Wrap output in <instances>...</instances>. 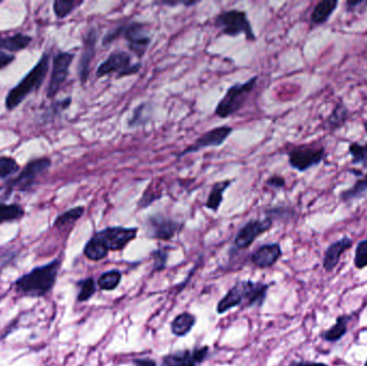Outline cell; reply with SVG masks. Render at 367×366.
Wrapping results in <instances>:
<instances>
[{
	"label": "cell",
	"instance_id": "cell-1",
	"mask_svg": "<svg viewBox=\"0 0 367 366\" xmlns=\"http://www.w3.org/2000/svg\"><path fill=\"white\" fill-rule=\"evenodd\" d=\"M61 259L56 258L49 263L36 266L24 274L14 283V290L19 296L27 298H43L52 292L56 285Z\"/></svg>",
	"mask_w": 367,
	"mask_h": 366
},
{
	"label": "cell",
	"instance_id": "cell-2",
	"mask_svg": "<svg viewBox=\"0 0 367 366\" xmlns=\"http://www.w3.org/2000/svg\"><path fill=\"white\" fill-rule=\"evenodd\" d=\"M138 235V228L107 227L96 232L84 247V255L90 261H100L109 252L122 250Z\"/></svg>",
	"mask_w": 367,
	"mask_h": 366
},
{
	"label": "cell",
	"instance_id": "cell-3",
	"mask_svg": "<svg viewBox=\"0 0 367 366\" xmlns=\"http://www.w3.org/2000/svg\"><path fill=\"white\" fill-rule=\"evenodd\" d=\"M270 285L261 281H240L227 292L226 296L217 304V312L222 315L238 306L245 308H261L266 300Z\"/></svg>",
	"mask_w": 367,
	"mask_h": 366
},
{
	"label": "cell",
	"instance_id": "cell-4",
	"mask_svg": "<svg viewBox=\"0 0 367 366\" xmlns=\"http://www.w3.org/2000/svg\"><path fill=\"white\" fill-rule=\"evenodd\" d=\"M50 68L49 53H44L39 61L34 65V68L21 80L14 87L11 88L6 97V109L9 112L20 107L21 103L26 99L30 94L38 91L47 78Z\"/></svg>",
	"mask_w": 367,
	"mask_h": 366
},
{
	"label": "cell",
	"instance_id": "cell-5",
	"mask_svg": "<svg viewBox=\"0 0 367 366\" xmlns=\"http://www.w3.org/2000/svg\"><path fill=\"white\" fill-rule=\"evenodd\" d=\"M51 166V159L48 158V157L32 159L30 162H27L26 166L23 168L22 171H20L17 177L8 180L0 187L1 199L9 198L14 191L27 193V191H32L39 181V178L44 173H47Z\"/></svg>",
	"mask_w": 367,
	"mask_h": 366
},
{
	"label": "cell",
	"instance_id": "cell-6",
	"mask_svg": "<svg viewBox=\"0 0 367 366\" xmlns=\"http://www.w3.org/2000/svg\"><path fill=\"white\" fill-rule=\"evenodd\" d=\"M257 82H258V76H253L245 83L234 84L229 88L226 95L216 107L215 113L217 116L227 118L241 110L246 100L249 99L251 92L253 91V88L257 85Z\"/></svg>",
	"mask_w": 367,
	"mask_h": 366
},
{
	"label": "cell",
	"instance_id": "cell-7",
	"mask_svg": "<svg viewBox=\"0 0 367 366\" xmlns=\"http://www.w3.org/2000/svg\"><path fill=\"white\" fill-rule=\"evenodd\" d=\"M215 26L230 37L243 34L249 41L255 40V32L245 11L230 10L222 13L215 19Z\"/></svg>",
	"mask_w": 367,
	"mask_h": 366
},
{
	"label": "cell",
	"instance_id": "cell-8",
	"mask_svg": "<svg viewBox=\"0 0 367 366\" xmlns=\"http://www.w3.org/2000/svg\"><path fill=\"white\" fill-rule=\"evenodd\" d=\"M141 69V64H132V55L124 51H114L98 67L96 76L103 78L105 76L116 74L117 78L134 76Z\"/></svg>",
	"mask_w": 367,
	"mask_h": 366
},
{
	"label": "cell",
	"instance_id": "cell-9",
	"mask_svg": "<svg viewBox=\"0 0 367 366\" xmlns=\"http://www.w3.org/2000/svg\"><path fill=\"white\" fill-rule=\"evenodd\" d=\"M326 158L324 147L300 145L288 153L290 166L299 172H305L309 169L319 166Z\"/></svg>",
	"mask_w": 367,
	"mask_h": 366
},
{
	"label": "cell",
	"instance_id": "cell-10",
	"mask_svg": "<svg viewBox=\"0 0 367 366\" xmlns=\"http://www.w3.org/2000/svg\"><path fill=\"white\" fill-rule=\"evenodd\" d=\"M76 55L70 52H59L53 58L51 78L48 86V98H54L61 91L70 74V66Z\"/></svg>",
	"mask_w": 367,
	"mask_h": 366
},
{
	"label": "cell",
	"instance_id": "cell-11",
	"mask_svg": "<svg viewBox=\"0 0 367 366\" xmlns=\"http://www.w3.org/2000/svg\"><path fill=\"white\" fill-rule=\"evenodd\" d=\"M32 37L23 32L0 37V70L12 64L17 53L30 47Z\"/></svg>",
	"mask_w": 367,
	"mask_h": 366
},
{
	"label": "cell",
	"instance_id": "cell-12",
	"mask_svg": "<svg viewBox=\"0 0 367 366\" xmlns=\"http://www.w3.org/2000/svg\"><path fill=\"white\" fill-rule=\"evenodd\" d=\"M182 224L162 214L149 216L146 220V235L149 239L170 241L182 229Z\"/></svg>",
	"mask_w": 367,
	"mask_h": 366
},
{
	"label": "cell",
	"instance_id": "cell-13",
	"mask_svg": "<svg viewBox=\"0 0 367 366\" xmlns=\"http://www.w3.org/2000/svg\"><path fill=\"white\" fill-rule=\"evenodd\" d=\"M123 36L128 42L130 51L138 58H142L151 43V37L146 30L145 25L139 22H132L128 26H124Z\"/></svg>",
	"mask_w": 367,
	"mask_h": 366
},
{
	"label": "cell",
	"instance_id": "cell-14",
	"mask_svg": "<svg viewBox=\"0 0 367 366\" xmlns=\"http://www.w3.org/2000/svg\"><path fill=\"white\" fill-rule=\"evenodd\" d=\"M233 132V129L229 126H222V127L214 128L211 131H207L205 135L201 136L199 139L196 140L193 144L188 147L185 151L178 155V158L186 156L190 153H197V151H202V149H207V147H218L224 144L230 135Z\"/></svg>",
	"mask_w": 367,
	"mask_h": 366
},
{
	"label": "cell",
	"instance_id": "cell-15",
	"mask_svg": "<svg viewBox=\"0 0 367 366\" xmlns=\"http://www.w3.org/2000/svg\"><path fill=\"white\" fill-rule=\"evenodd\" d=\"M272 226L273 220L270 217H266L262 220H251L238 231V235L234 239V245L238 249L249 248L255 239L265 232L269 231Z\"/></svg>",
	"mask_w": 367,
	"mask_h": 366
},
{
	"label": "cell",
	"instance_id": "cell-16",
	"mask_svg": "<svg viewBox=\"0 0 367 366\" xmlns=\"http://www.w3.org/2000/svg\"><path fill=\"white\" fill-rule=\"evenodd\" d=\"M209 347L203 346L196 349L180 350L163 356L162 366H198L207 359Z\"/></svg>",
	"mask_w": 367,
	"mask_h": 366
},
{
	"label": "cell",
	"instance_id": "cell-17",
	"mask_svg": "<svg viewBox=\"0 0 367 366\" xmlns=\"http://www.w3.org/2000/svg\"><path fill=\"white\" fill-rule=\"evenodd\" d=\"M97 32L95 28H90L84 38L83 50L78 61V76L82 84L87 82L90 72V64L96 54V43H97Z\"/></svg>",
	"mask_w": 367,
	"mask_h": 366
},
{
	"label": "cell",
	"instance_id": "cell-18",
	"mask_svg": "<svg viewBox=\"0 0 367 366\" xmlns=\"http://www.w3.org/2000/svg\"><path fill=\"white\" fill-rule=\"evenodd\" d=\"M353 245V239L349 237H342V239H337L336 242L332 243L324 252V260H322L324 271L328 272V273L333 272L336 269V266L339 264L344 252H347L348 249H350Z\"/></svg>",
	"mask_w": 367,
	"mask_h": 366
},
{
	"label": "cell",
	"instance_id": "cell-19",
	"mask_svg": "<svg viewBox=\"0 0 367 366\" xmlns=\"http://www.w3.org/2000/svg\"><path fill=\"white\" fill-rule=\"evenodd\" d=\"M282 250L280 243H271L259 247L253 256L251 262L260 269H269L282 258Z\"/></svg>",
	"mask_w": 367,
	"mask_h": 366
},
{
	"label": "cell",
	"instance_id": "cell-20",
	"mask_svg": "<svg viewBox=\"0 0 367 366\" xmlns=\"http://www.w3.org/2000/svg\"><path fill=\"white\" fill-rule=\"evenodd\" d=\"M339 5L338 0H322L315 6L311 14V23L314 26L326 24L330 17L335 12L336 8Z\"/></svg>",
	"mask_w": 367,
	"mask_h": 366
},
{
	"label": "cell",
	"instance_id": "cell-21",
	"mask_svg": "<svg viewBox=\"0 0 367 366\" xmlns=\"http://www.w3.org/2000/svg\"><path fill=\"white\" fill-rule=\"evenodd\" d=\"M350 315H342L336 318L335 323L331 327L321 333V338L328 343H337L347 334L348 325L350 323Z\"/></svg>",
	"mask_w": 367,
	"mask_h": 366
},
{
	"label": "cell",
	"instance_id": "cell-22",
	"mask_svg": "<svg viewBox=\"0 0 367 366\" xmlns=\"http://www.w3.org/2000/svg\"><path fill=\"white\" fill-rule=\"evenodd\" d=\"M349 116H350V112L348 110L347 107L343 103H336L331 114L326 118V129L330 130V131L341 129L349 120Z\"/></svg>",
	"mask_w": 367,
	"mask_h": 366
},
{
	"label": "cell",
	"instance_id": "cell-23",
	"mask_svg": "<svg viewBox=\"0 0 367 366\" xmlns=\"http://www.w3.org/2000/svg\"><path fill=\"white\" fill-rule=\"evenodd\" d=\"M196 321L197 319L192 314L182 312L171 323V331L176 336H185L191 331L192 327H195Z\"/></svg>",
	"mask_w": 367,
	"mask_h": 366
},
{
	"label": "cell",
	"instance_id": "cell-24",
	"mask_svg": "<svg viewBox=\"0 0 367 366\" xmlns=\"http://www.w3.org/2000/svg\"><path fill=\"white\" fill-rule=\"evenodd\" d=\"M233 183L232 180H227V181L218 182L213 186L212 191L209 193V198H207L205 206L209 210L217 212L224 201V193H226L227 189Z\"/></svg>",
	"mask_w": 367,
	"mask_h": 366
},
{
	"label": "cell",
	"instance_id": "cell-25",
	"mask_svg": "<svg viewBox=\"0 0 367 366\" xmlns=\"http://www.w3.org/2000/svg\"><path fill=\"white\" fill-rule=\"evenodd\" d=\"M365 195H367V172L363 177L357 178V181L353 187L341 193L339 199L342 202H353V201L364 198Z\"/></svg>",
	"mask_w": 367,
	"mask_h": 366
},
{
	"label": "cell",
	"instance_id": "cell-26",
	"mask_svg": "<svg viewBox=\"0 0 367 366\" xmlns=\"http://www.w3.org/2000/svg\"><path fill=\"white\" fill-rule=\"evenodd\" d=\"M25 216L22 205L17 203H6L0 200V225L3 222H17Z\"/></svg>",
	"mask_w": 367,
	"mask_h": 366
},
{
	"label": "cell",
	"instance_id": "cell-27",
	"mask_svg": "<svg viewBox=\"0 0 367 366\" xmlns=\"http://www.w3.org/2000/svg\"><path fill=\"white\" fill-rule=\"evenodd\" d=\"M84 212H85L84 206H76V208H70V210L57 216L56 219L54 222V227L63 228L71 225V224H74L83 216Z\"/></svg>",
	"mask_w": 367,
	"mask_h": 366
},
{
	"label": "cell",
	"instance_id": "cell-28",
	"mask_svg": "<svg viewBox=\"0 0 367 366\" xmlns=\"http://www.w3.org/2000/svg\"><path fill=\"white\" fill-rule=\"evenodd\" d=\"M122 272H119L118 270H111L100 276L98 279V286L101 290H115L122 281Z\"/></svg>",
	"mask_w": 367,
	"mask_h": 366
},
{
	"label": "cell",
	"instance_id": "cell-29",
	"mask_svg": "<svg viewBox=\"0 0 367 366\" xmlns=\"http://www.w3.org/2000/svg\"><path fill=\"white\" fill-rule=\"evenodd\" d=\"M83 3V0L76 1V0H55L53 3L54 14L57 19L63 20L70 15L76 8L80 7Z\"/></svg>",
	"mask_w": 367,
	"mask_h": 366
},
{
	"label": "cell",
	"instance_id": "cell-30",
	"mask_svg": "<svg viewBox=\"0 0 367 366\" xmlns=\"http://www.w3.org/2000/svg\"><path fill=\"white\" fill-rule=\"evenodd\" d=\"M76 285L78 287V302H87L97 292L96 281L93 277H87V279H82V281H78Z\"/></svg>",
	"mask_w": 367,
	"mask_h": 366
},
{
	"label": "cell",
	"instance_id": "cell-31",
	"mask_svg": "<svg viewBox=\"0 0 367 366\" xmlns=\"http://www.w3.org/2000/svg\"><path fill=\"white\" fill-rule=\"evenodd\" d=\"M348 151L353 157L351 164H361L363 168H367V143L366 144H360L357 142H353L348 147Z\"/></svg>",
	"mask_w": 367,
	"mask_h": 366
},
{
	"label": "cell",
	"instance_id": "cell-32",
	"mask_svg": "<svg viewBox=\"0 0 367 366\" xmlns=\"http://www.w3.org/2000/svg\"><path fill=\"white\" fill-rule=\"evenodd\" d=\"M21 170L20 164L12 157H0V180H7Z\"/></svg>",
	"mask_w": 367,
	"mask_h": 366
},
{
	"label": "cell",
	"instance_id": "cell-33",
	"mask_svg": "<svg viewBox=\"0 0 367 366\" xmlns=\"http://www.w3.org/2000/svg\"><path fill=\"white\" fill-rule=\"evenodd\" d=\"M355 266L357 270L367 268V239L357 243L355 252Z\"/></svg>",
	"mask_w": 367,
	"mask_h": 366
},
{
	"label": "cell",
	"instance_id": "cell-34",
	"mask_svg": "<svg viewBox=\"0 0 367 366\" xmlns=\"http://www.w3.org/2000/svg\"><path fill=\"white\" fill-rule=\"evenodd\" d=\"M169 254L165 249H157L151 252V258L154 260V270L161 271L166 269L167 261H168Z\"/></svg>",
	"mask_w": 367,
	"mask_h": 366
},
{
	"label": "cell",
	"instance_id": "cell-35",
	"mask_svg": "<svg viewBox=\"0 0 367 366\" xmlns=\"http://www.w3.org/2000/svg\"><path fill=\"white\" fill-rule=\"evenodd\" d=\"M146 108H147V105H141L134 110V116L129 120L130 127H138V126H141L144 122H147V120L144 118V114L147 112L145 111Z\"/></svg>",
	"mask_w": 367,
	"mask_h": 366
},
{
	"label": "cell",
	"instance_id": "cell-36",
	"mask_svg": "<svg viewBox=\"0 0 367 366\" xmlns=\"http://www.w3.org/2000/svg\"><path fill=\"white\" fill-rule=\"evenodd\" d=\"M161 197H162L161 193H154L153 191H151V189L149 187L147 191H146L145 193H143V195H142V198L140 199L139 203H138V206L141 208H147L149 205L155 202L156 200L161 199Z\"/></svg>",
	"mask_w": 367,
	"mask_h": 366
},
{
	"label": "cell",
	"instance_id": "cell-37",
	"mask_svg": "<svg viewBox=\"0 0 367 366\" xmlns=\"http://www.w3.org/2000/svg\"><path fill=\"white\" fill-rule=\"evenodd\" d=\"M199 0H161L157 1V5L168 6V7H176V6H185V7H192V6L199 3Z\"/></svg>",
	"mask_w": 367,
	"mask_h": 366
},
{
	"label": "cell",
	"instance_id": "cell-38",
	"mask_svg": "<svg viewBox=\"0 0 367 366\" xmlns=\"http://www.w3.org/2000/svg\"><path fill=\"white\" fill-rule=\"evenodd\" d=\"M17 257V252H6L0 254V272H3L9 264L12 263Z\"/></svg>",
	"mask_w": 367,
	"mask_h": 366
},
{
	"label": "cell",
	"instance_id": "cell-39",
	"mask_svg": "<svg viewBox=\"0 0 367 366\" xmlns=\"http://www.w3.org/2000/svg\"><path fill=\"white\" fill-rule=\"evenodd\" d=\"M346 10L349 11V12H355V11H359L360 9L365 10L367 8V1L365 0H357V1H353V0H348L345 3Z\"/></svg>",
	"mask_w": 367,
	"mask_h": 366
},
{
	"label": "cell",
	"instance_id": "cell-40",
	"mask_svg": "<svg viewBox=\"0 0 367 366\" xmlns=\"http://www.w3.org/2000/svg\"><path fill=\"white\" fill-rule=\"evenodd\" d=\"M266 185L270 186L271 189H282L286 187V181L282 176L273 175L272 177L269 178Z\"/></svg>",
	"mask_w": 367,
	"mask_h": 366
},
{
	"label": "cell",
	"instance_id": "cell-41",
	"mask_svg": "<svg viewBox=\"0 0 367 366\" xmlns=\"http://www.w3.org/2000/svg\"><path fill=\"white\" fill-rule=\"evenodd\" d=\"M288 366H328L324 362L293 361Z\"/></svg>",
	"mask_w": 367,
	"mask_h": 366
},
{
	"label": "cell",
	"instance_id": "cell-42",
	"mask_svg": "<svg viewBox=\"0 0 367 366\" xmlns=\"http://www.w3.org/2000/svg\"><path fill=\"white\" fill-rule=\"evenodd\" d=\"M134 366H157V363L151 359H136Z\"/></svg>",
	"mask_w": 367,
	"mask_h": 366
},
{
	"label": "cell",
	"instance_id": "cell-43",
	"mask_svg": "<svg viewBox=\"0 0 367 366\" xmlns=\"http://www.w3.org/2000/svg\"><path fill=\"white\" fill-rule=\"evenodd\" d=\"M364 366H367V360L365 361Z\"/></svg>",
	"mask_w": 367,
	"mask_h": 366
}]
</instances>
